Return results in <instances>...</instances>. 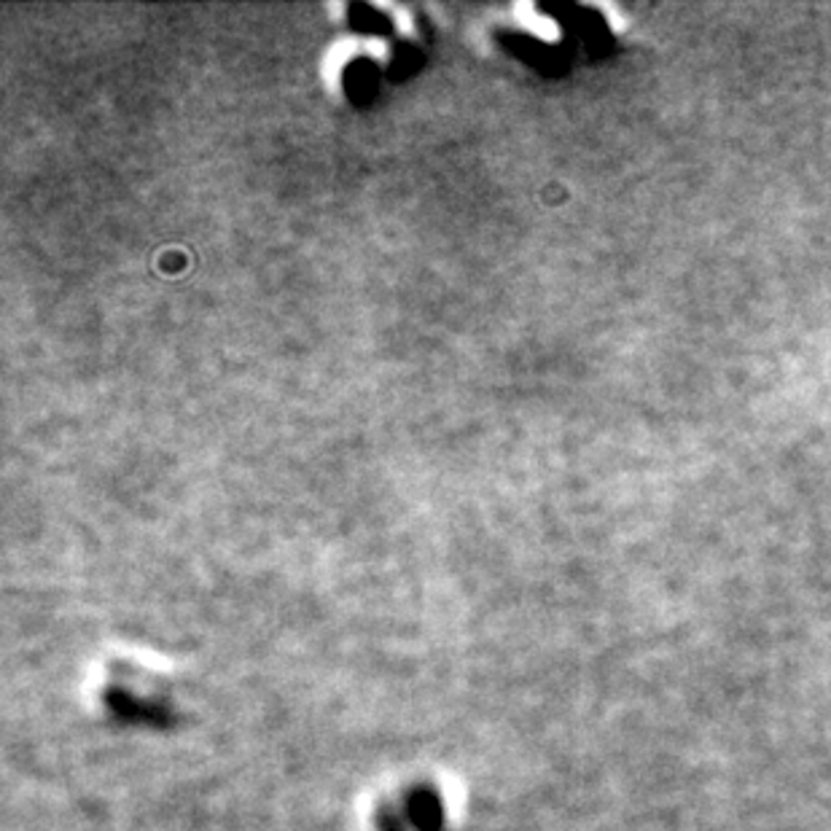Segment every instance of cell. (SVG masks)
<instances>
[{
  "label": "cell",
  "mask_w": 831,
  "mask_h": 831,
  "mask_svg": "<svg viewBox=\"0 0 831 831\" xmlns=\"http://www.w3.org/2000/svg\"><path fill=\"white\" fill-rule=\"evenodd\" d=\"M412 812H414V821H418L423 829H431L439 823L436 799L429 797V794H418V799L412 802Z\"/></svg>",
  "instance_id": "1"
}]
</instances>
